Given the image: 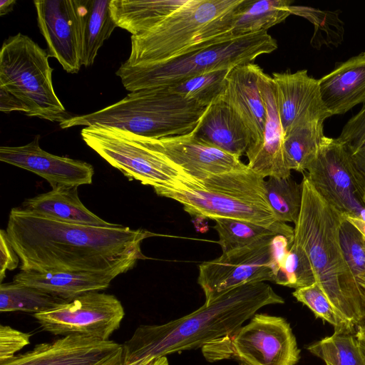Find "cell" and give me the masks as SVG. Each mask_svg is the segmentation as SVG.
Listing matches in <instances>:
<instances>
[{
	"label": "cell",
	"mask_w": 365,
	"mask_h": 365,
	"mask_svg": "<svg viewBox=\"0 0 365 365\" xmlns=\"http://www.w3.org/2000/svg\"><path fill=\"white\" fill-rule=\"evenodd\" d=\"M6 232L20 259V269L34 272L124 273L138 259L143 241L156 235L110 223H69L13 208Z\"/></svg>",
	"instance_id": "cell-1"
},
{
	"label": "cell",
	"mask_w": 365,
	"mask_h": 365,
	"mask_svg": "<svg viewBox=\"0 0 365 365\" xmlns=\"http://www.w3.org/2000/svg\"><path fill=\"white\" fill-rule=\"evenodd\" d=\"M265 282L230 289L195 311L162 324L139 326L123 345V362L153 360L210 346L231 336L262 307L284 304Z\"/></svg>",
	"instance_id": "cell-2"
},
{
	"label": "cell",
	"mask_w": 365,
	"mask_h": 365,
	"mask_svg": "<svg viewBox=\"0 0 365 365\" xmlns=\"http://www.w3.org/2000/svg\"><path fill=\"white\" fill-rule=\"evenodd\" d=\"M302 202L294 227V242L302 247L321 286L341 318L354 327L365 318V291L351 274L340 245L343 215L329 205L304 175Z\"/></svg>",
	"instance_id": "cell-3"
},
{
	"label": "cell",
	"mask_w": 365,
	"mask_h": 365,
	"mask_svg": "<svg viewBox=\"0 0 365 365\" xmlns=\"http://www.w3.org/2000/svg\"><path fill=\"white\" fill-rule=\"evenodd\" d=\"M244 0H187L149 31L131 36L129 57L135 66L160 62L234 37L232 24Z\"/></svg>",
	"instance_id": "cell-4"
},
{
	"label": "cell",
	"mask_w": 365,
	"mask_h": 365,
	"mask_svg": "<svg viewBox=\"0 0 365 365\" xmlns=\"http://www.w3.org/2000/svg\"><path fill=\"white\" fill-rule=\"evenodd\" d=\"M264 178L249 167L190 180L157 195L178 201L194 217L238 219L272 228L294 240V228L277 220L265 194Z\"/></svg>",
	"instance_id": "cell-5"
},
{
	"label": "cell",
	"mask_w": 365,
	"mask_h": 365,
	"mask_svg": "<svg viewBox=\"0 0 365 365\" xmlns=\"http://www.w3.org/2000/svg\"><path fill=\"white\" fill-rule=\"evenodd\" d=\"M205 108L169 88H147L130 92L122 100L93 113L71 116L59 125L66 129L98 125L159 139L191 133Z\"/></svg>",
	"instance_id": "cell-6"
},
{
	"label": "cell",
	"mask_w": 365,
	"mask_h": 365,
	"mask_svg": "<svg viewBox=\"0 0 365 365\" xmlns=\"http://www.w3.org/2000/svg\"><path fill=\"white\" fill-rule=\"evenodd\" d=\"M277 48L276 40L267 31H260L220 41L164 61L135 66L122 63L115 74L130 92L168 88L210 71L250 63Z\"/></svg>",
	"instance_id": "cell-7"
},
{
	"label": "cell",
	"mask_w": 365,
	"mask_h": 365,
	"mask_svg": "<svg viewBox=\"0 0 365 365\" xmlns=\"http://www.w3.org/2000/svg\"><path fill=\"white\" fill-rule=\"evenodd\" d=\"M48 57L28 36H9L0 52V88L25 104L26 115L60 123L71 116L55 93Z\"/></svg>",
	"instance_id": "cell-8"
},
{
	"label": "cell",
	"mask_w": 365,
	"mask_h": 365,
	"mask_svg": "<svg viewBox=\"0 0 365 365\" xmlns=\"http://www.w3.org/2000/svg\"><path fill=\"white\" fill-rule=\"evenodd\" d=\"M81 135L88 147L130 180L151 186L156 194L193 180L163 154L128 132L93 125L84 127Z\"/></svg>",
	"instance_id": "cell-9"
},
{
	"label": "cell",
	"mask_w": 365,
	"mask_h": 365,
	"mask_svg": "<svg viewBox=\"0 0 365 365\" xmlns=\"http://www.w3.org/2000/svg\"><path fill=\"white\" fill-rule=\"evenodd\" d=\"M292 242L283 235L268 237L200 264L197 283L205 303L244 284L274 282Z\"/></svg>",
	"instance_id": "cell-10"
},
{
	"label": "cell",
	"mask_w": 365,
	"mask_h": 365,
	"mask_svg": "<svg viewBox=\"0 0 365 365\" xmlns=\"http://www.w3.org/2000/svg\"><path fill=\"white\" fill-rule=\"evenodd\" d=\"M208 361L232 358L239 365H295L300 349L283 317L256 313L231 336L203 349Z\"/></svg>",
	"instance_id": "cell-11"
},
{
	"label": "cell",
	"mask_w": 365,
	"mask_h": 365,
	"mask_svg": "<svg viewBox=\"0 0 365 365\" xmlns=\"http://www.w3.org/2000/svg\"><path fill=\"white\" fill-rule=\"evenodd\" d=\"M124 316V308L116 297L98 291L34 314L40 327L53 335L76 334L101 340H109Z\"/></svg>",
	"instance_id": "cell-12"
},
{
	"label": "cell",
	"mask_w": 365,
	"mask_h": 365,
	"mask_svg": "<svg viewBox=\"0 0 365 365\" xmlns=\"http://www.w3.org/2000/svg\"><path fill=\"white\" fill-rule=\"evenodd\" d=\"M307 171L317 192L342 215L357 218L365 208V179L338 138H327Z\"/></svg>",
	"instance_id": "cell-13"
},
{
	"label": "cell",
	"mask_w": 365,
	"mask_h": 365,
	"mask_svg": "<svg viewBox=\"0 0 365 365\" xmlns=\"http://www.w3.org/2000/svg\"><path fill=\"white\" fill-rule=\"evenodd\" d=\"M122 361V344L73 334L38 344L0 365H116Z\"/></svg>",
	"instance_id": "cell-14"
},
{
	"label": "cell",
	"mask_w": 365,
	"mask_h": 365,
	"mask_svg": "<svg viewBox=\"0 0 365 365\" xmlns=\"http://www.w3.org/2000/svg\"><path fill=\"white\" fill-rule=\"evenodd\" d=\"M137 136L197 181L248 167L239 158L197 140L191 133L159 139Z\"/></svg>",
	"instance_id": "cell-15"
},
{
	"label": "cell",
	"mask_w": 365,
	"mask_h": 365,
	"mask_svg": "<svg viewBox=\"0 0 365 365\" xmlns=\"http://www.w3.org/2000/svg\"><path fill=\"white\" fill-rule=\"evenodd\" d=\"M276 103L284 137L296 127L331 117L322 99L319 79L307 70L273 73Z\"/></svg>",
	"instance_id": "cell-16"
},
{
	"label": "cell",
	"mask_w": 365,
	"mask_h": 365,
	"mask_svg": "<svg viewBox=\"0 0 365 365\" xmlns=\"http://www.w3.org/2000/svg\"><path fill=\"white\" fill-rule=\"evenodd\" d=\"M39 140L36 135L24 145L1 146L0 160L34 173L52 188L92 183L94 170L90 163L49 153L40 147Z\"/></svg>",
	"instance_id": "cell-17"
},
{
	"label": "cell",
	"mask_w": 365,
	"mask_h": 365,
	"mask_svg": "<svg viewBox=\"0 0 365 365\" xmlns=\"http://www.w3.org/2000/svg\"><path fill=\"white\" fill-rule=\"evenodd\" d=\"M34 4L48 56L66 72L77 73L82 65L73 0H35Z\"/></svg>",
	"instance_id": "cell-18"
},
{
	"label": "cell",
	"mask_w": 365,
	"mask_h": 365,
	"mask_svg": "<svg viewBox=\"0 0 365 365\" xmlns=\"http://www.w3.org/2000/svg\"><path fill=\"white\" fill-rule=\"evenodd\" d=\"M259 87L263 97L267 117L261 141L251 145L245 155L248 167L256 174L266 177L291 176L284 156V133L276 103L275 86L272 76L262 70Z\"/></svg>",
	"instance_id": "cell-19"
},
{
	"label": "cell",
	"mask_w": 365,
	"mask_h": 365,
	"mask_svg": "<svg viewBox=\"0 0 365 365\" xmlns=\"http://www.w3.org/2000/svg\"><path fill=\"white\" fill-rule=\"evenodd\" d=\"M262 70L252 63L235 67L227 76L221 97L249 130L252 138L250 146L261 141L266 122L267 110L259 87Z\"/></svg>",
	"instance_id": "cell-20"
},
{
	"label": "cell",
	"mask_w": 365,
	"mask_h": 365,
	"mask_svg": "<svg viewBox=\"0 0 365 365\" xmlns=\"http://www.w3.org/2000/svg\"><path fill=\"white\" fill-rule=\"evenodd\" d=\"M191 134L197 140L239 158L252 142L246 125L222 98L205 108Z\"/></svg>",
	"instance_id": "cell-21"
},
{
	"label": "cell",
	"mask_w": 365,
	"mask_h": 365,
	"mask_svg": "<svg viewBox=\"0 0 365 365\" xmlns=\"http://www.w3.org/2000/svg\"><path fill=\"white\" fill-rule=\"evenodd\" d=\"M319 83L322 99L331 116L343 115L365 103V51L336 63Z\"/></svg>",
	"instance_id": "cell-22"
},
{
	"label": "cell",
	"mask_w": 365,
	"mask_h": 365,
	"mask_svg": "<svg viewBox=\"0 0 365 365\" xmlns=\"http://www.w3.org/2000/svg\"><path fill=\"white\" fill-rule=\"evenodd\" d=\"M118 272H34L22 271L13 282L31 286L67 301L88 292L108 288Z\"/></svg>",
	"instance_id": "cell-23"
},
{
	"label": "cell",
	"mask_w": 365,
	"mask_h": 365,
	"mask_svg": "<svg viewBox=\"0 0 365 365\" xmlns=\"http://www.w3.org/2000/svg\"><path fill=\"white\" fill-rule=\"evenodd\" d=\"M110 0H73L81 65L91 66L98 51L117 27Z\"/></svg>",
	"instance_id": "cell-24"
},
{
	"label": "cell",
	"mask_w": 365,
	"mask_h": 365,
	"mask_svg": "<svg viewBox=\"0 0 365 365\" xmlns=\"http://www.w3.org/2000/svg\"><path fill=\"white\" fill-rule=\"evenodd\" d=\"M21 208L38 216L69 223L95 226L110 224L81 202L76 186L52 188L26 200Z\"/></svg>",
	"instance_id": "cell-25"
},
{
	"label": "cell",
	"mask_w": 365,
	"mask_h": 365,
	"mask_svg": "<svg viewBox=\"0 0 365 365\" xmlns=\"http://www.w3.org/2000/svg\"><path fill=\"white\" fill-rule=\"evenodd\" d=\"M186 1L110 0L109 8L117 27L137 36L155 26Z\"/></svg>",
	"instance_id": "cell-26"
},
{
	"label": "cell",
	"mask_w": 365,
	"mask_h": 365,
	"mask_svg": "<svg viewBox=\"0 0 365 365\" xmlns=\"http://www.w3.org/2000/svg\"><path fill=\"white\" fill-rule=\"evenodd\" d=\"M290 0H244L235 13L231 34L234 36L267 31L289 15Z\"/></svg>",
	"instance_id": "cell-27"
},
{
	"label": "cell",
	"mask_w": 365,
	"mask_h": 365,
	"mask_svg": "<svg viewBox=\"0 0 365 365\" xmlns=\"http://www.w3.org/2000/svg\"><path fill=\"white\" fill-rule=\"evenodd\" d=\"M327 138L323 121L311 122L294 128L284 137V156L288 168L299 173L307 171Z\"/></svg>",
	"instance_id": "cell-28"
},
{
	"label": "cell",
	"mask_w": 365,
	"mask_h": 365,
	"mask_svg": "<svg viewBox=\"0 0 365 365\" xmlns=\"http://www.w3.org/2000/svg\"><path fill=\"white\" fill-rule=\"evenodd\" d=\"M307 349L326 365H365V351L355 328L334 329L332 335L309 344Z\"/></svg>",
	"instance_id": "cell-29"
},
{
	"label": "cell",
	"mask_w": 365,
	"mask_h": 365,
	"mask_svg": "<svg viewBox=\"0 0 365 365\" xmlns=\"http://www.w3.org/2000/svg\"><path fill=\"white\" fill-rule=\"evenodd\" d=\"M68 301L36 287L14 282L1 283L0 312H24L34 314L48 311Z\"/></svg>",
	"instance_id": "cell-30"
},
{
	"label": "cell",
	"mask_w": 365,
	"mask_h": 365,
	"mask_svg": "<svg viewBox=\"0 0 365 365\" xmlns=\"http://www.w3.org/2000/svg\"><path fill=\"white\" fill-rule=\"evenodd\" d=\"M267 203L277 220L281 222L297 223L302 202V185L291 176L269 177L264 181Z\"/></svg>",
	"instance_id": "cell-31"
},
{
	"label": "cell",
	"mask_w": 365,
	"mask_h": 365,
	"mask_svg": "<svg viewBox=\"0 0 365 365\" xmlns=\"http://www.w3.org/2000/svg\"><path fill=\"white\" fill-rule=\"evenodd\" d=\"M231 70L210 71L168 88L184 98L207 108L223 96Z\"/></svg>",
	"instance_id": "cell-32"
},
{
	"label": "cell",
	"mask_w": 365,
	"mask_h": 365,
	"mask_svg": "<svg viewBox=\"0 0 365 365\" xmlns=\"http://www.w3.org/2000/svg\"><path fill=\"white\" fill-rule=\"evenodd\" d=\"M291 14L302 16L314 25L311 45L319 49L322 46H335L344 40V22L339 18L340 11H323L304 6H290Z\"/></svg>",
	"instance_id": "cell-33"
},
{
	"label": "cell",
	"mask_w": 365,
	"mask_h": 365,
	"mask_svg": "<svg viewBox=\"0 0 365 365\" xmlns=\"http://www.w3.org/2000/svg\"><path fill=\"white\" fill-rule=\"evenodd\" d=\"M214 220V229L218 234L222 253L248 246L265 237L282 235L272 228L242 220L217 218Z\"/></svg>",
	"instance_id": "cell-34"
},
{
	"label": "cell",
	"mask_w": 365,
	"mask_h": 365,
	"mask_svg": "<svg viewBox=\"0 0 365 365\" xmlns=\"http://www.w3.org/2000/svg\"><path fill=\"white\" fill-rule=\"evenodd\" d=\"M315 282V274L307 255L293 241L281 262L274 282L296 289Z\"/></svg>",
	"instance_id": "cell-35"
},
{
	"label": "cell",
	"mask_w": 365,
	"mask_h": 365,
	"mask_svg": "<svg viewBox=\"0 0 365 365\" xmlns=\"http://www.w3.org/2000/svg\"><path fill=\"white\" fill-rule=\"evenodd\" d=\"M292 295L298 302L311 309L317 318L329 322L334 329L355 328L341 318L317 282L311 285L296 289Z\"/></svg>",
	"instance_id": "cell-36"
},
{
	"label": "cell",
	"mask_w": 365,
	"mask_h": 365,
	"mask_svg": "<svg viewBox=\"0 0 365 365\" xmlns=\"http://www.w3.org/2000/svg\"><path fill=\"white\" fill-rule=\"evenodd\" d=\"M337 138L365 179V106L347 121Z\"/></svg>",
	"instance_id": "cell-37"
},
{
	"label": "cell",
	"mask_w": 365,
	"mask_h": 365,
	"mask_svg": "<svg viewBox=\"0 0 365 365\" xmlns=\"http://www.w3.org/2000/svg\"><path fill=\"white\" fill-rule=\"evenodd\" d=\"M31 334L9 325H0V364L14 357L30 344Z\"/></svg>",
	"instance_id": "cell-38"
},
{
	"label": "cell",
	"mask_w": 365,
	"mask_h": 365,
	"mask_svg": "<svg viewBox=\"0 0 365 365\" xmlns=\"http://www.w3.org/2000/svg\"><path fill=\"white\" fill-rule=\"evenodd\" d=\"M0 280L2 283L6 270H13L18 267L20 259L12 248L6 230L0 232Z\"/></svg>",
	"instance_id": "cell-39"
},
{
	"label": "cell",
	"mask_w": 365,
	"mask_h": 365,
	"mask_svg": "<svg viewBox=\"0 0 365 365\" xmlns=\"http://www.w3.org/2000/svg\"><path fill=\"white\" fill-rule=\"evenodd\" d=\"M0 110L6 113L15 110L24 112L26 115L29 113L28 108L24 103L1 88H0Z\"/></svg>",
	"instance_id": "cell-40"
},
{
	"label": "cell",
	"mask_w": 365,
	"mask_h": 365,
	"mask_svg": "<svg viewBox=\"0 0 365 365\" xmlns=\"http://www.w3.org/2000/svg\"><path fill=\"white\" fill-rule=\"evenodd\" d=\"M116 365H169V363L166 356H162L154 359L153 360L141 359L128 364L122 361L121 363Z\"/></svg>",
	"instance_id": "cell-41"
},
{
	"label": "cell",
	"mask_w": 365,
	"mask_h": 365,
	"mask_svg": "<svg viewBox=\"0 0 365 365\" xmlns=\"http://www.w3.org/2000/svg\"><path fill=\"white\" fill-rule=\"evenodd\" d=\"M16 4V1L15 0H1L0 16H2L12 11Z\"/></svg>",
	"instance_id": "cell-42"
},
{
	"label": "cell",
	"mask_w": 365,
	"mask_h": 365,
	"mask_svg": "<svg viewBox=\"0 0 365 365\" xmlns=\"http://www.w3.org/2000/svg\"><path fill=\"white\" fill-rule=\"evenodd\" d=\"M356 335L365 351V318L356 326Z\"/></svg>",
	"instance_id": "cell-43"
},
{
	"label": "cell",
	"mask_w": 365,
	"mask_h": 365,
	"mask_svg": "<svg viewBox=\"0 0 365 365\" xmlns=\"http://www.w3.org/2000/svg\"><path fill=\"white\" fill-rule=\"evenodd\" d=\"M363 289L365 291V283H364V284L363 286Z\"/></svg>",
	"instance_id": "cell-44"
},
{
	"label": "cell",
	"mask_w": 365,
	"mask_h": 365,
	"mask_svg": "<svg viewBox=\"0 0 365 365\" xmlns=\"http://www.w3.org/2000/svg\"><path fill=\"white\" fill-rule=\"evenodd\" d=\"M364 202H365V195H364Z\"/></svg>",
	"instance_id": "cell-45"
}]
</instances>
